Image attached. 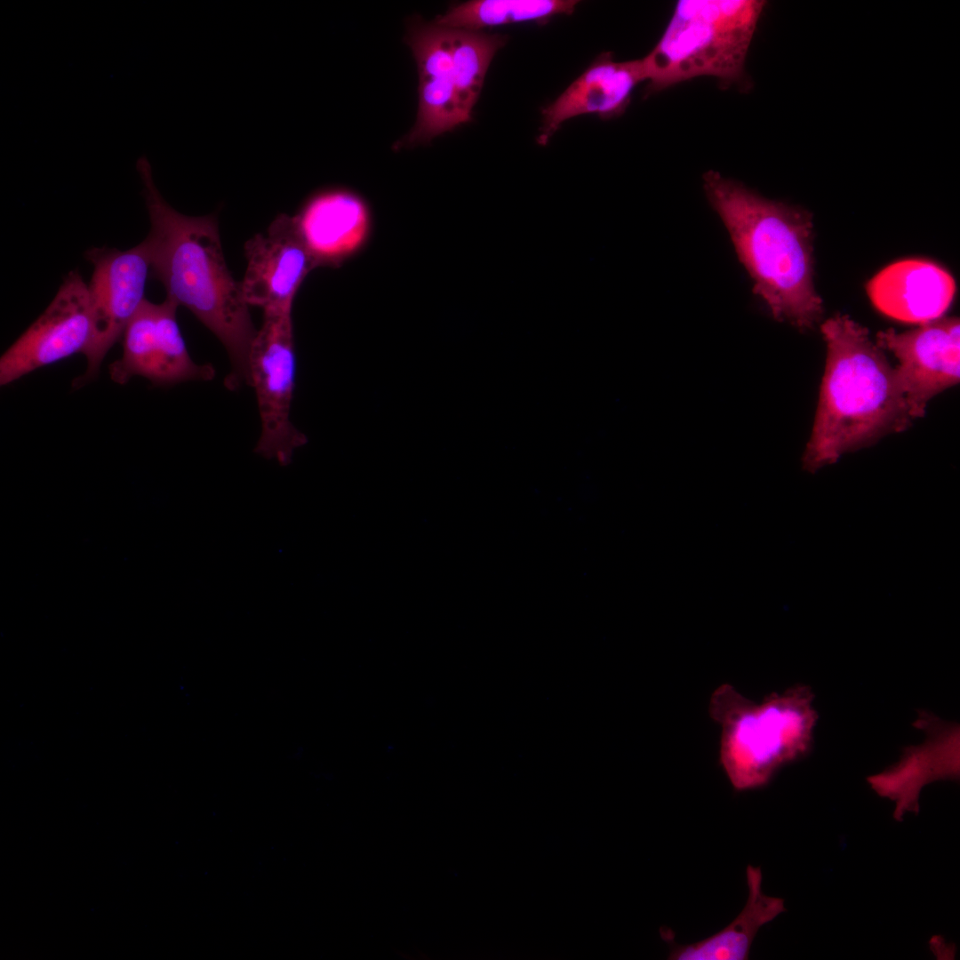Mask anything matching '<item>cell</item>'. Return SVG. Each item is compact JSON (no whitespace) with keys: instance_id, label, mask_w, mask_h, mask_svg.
<instances>
[{"instance_id":"8fae6325","label":"cell","mask_w":960,"mask_h":960,"mask_svg":"<svg viewBox=\"0 0 960 960\" xmlns=\"http://www.w3.org/2000/svg\"><path fill=\"white\" fill-rule=\"evenodd\" d=\"M246 268L240 282L246 304L263 315L292 313L294 298L308 273L317 268L293 216L277 215L266 231L244 244Z\"/></svg>"},{"instance_id":"2e32d148","label":"cell","mask_w":960,"mask_h":960,"mask_svg":"<svg viewBox=\"0 0 960 960\" xmlns=\"http://www.w3.org/2000/svg\"><path fill=\"white\" fill-rule=\"evenodd\" d=\"M578 3L575 0H472L452 5L434 22L449 28L482 31L485 28L570 15Z\"/></svg>"},{"instance_id":"277c9868","label":"cell","mask_w":960,"mask_h":960,"mask_svg":"<svg viewBox=\"0 0 960 960\" xmlns=\"http://www.w3.org/2000/svg\"><path fill=\"white\" fill-rule=\"evenodd\" d=\"M813 700L804 684L761 702L730 684L712 692L708 713L721 729L719 763L736 791L764 787L781 767L808 754L818 720Z\"/></svg>"},{"instance_id":"3957f363","label":"cell","mask_w":960,"mask_h":960,"mask_svg":"<svg viewBox=\"0 0 960 960\" xmlns=\"http://www.w3.org/2000/svg\"><path fill=\"white\" fill-rule=\"evenodd\" d=\"M703 188L727 228L753 291L774 319L800 330L813 328L823 303L813 281V232L810 212L769 200L716 171Z\"/></svg>"},{"instance_id":"7a4b0ae2","label":"cell","mask_w":960,"mask_h":960,"mask_svg":"<svg viewBox=\"0 0 960 960\" xmlns=\"http://www.w3.org/2000/svg\"><path fill=\"white\" fill-rule=\"evenodd\" d=\"M827 345L812 430L802 461L815 472L843 454L905 431L913 420L894 368L866 327L836 314L820 326Z\"/></svg>"},{"instance_id":"5bb4252c","label":"cell","mask_w":960,"mask_h":960,"mask_svg":"<svg viewBox=\"0 0 960 960\" xmlns=\"http://www.w3.org/2000/svg\"><path fill=\"white\" fill-rule=\"evenodd\" d=\"M866 288L872 304L884 315L921 324L941 317L956 289L946 269L920 259L892 263L871 278Z\"/></svg>"},{"instance_id":"8992f818","label":"cell","mask_w":960,"mask_h":960,"mask_svg":"<svg viewBox=\"0 0 960 960\" xmlns=\"http://www.w3.org/2000/svg\"><path fill=\"white\" fill-rule=\"evenodd\" d=\"M297 372L292 313L263 315L248 358L260 432L255 452L284 466L306 438L291 420Z\"/></svg>"},{"instance_id":"9a60e30c","label":"cell","mask_w":960,"mask_h":960,"mask_svg":"<svg viewBox=\"0 0 960 960\" xmlns=\"http://www.w3.org/2000/svg\"><path fill=\"white\" fill-rule=\"evenodd\" d=\"M748 896L737 917L725 928L694 943L680 945L674 932L660 928L662 940L669 944L672 960H745L759 929L786 911L784 900L765 895L762 891V871L748 865L746 871Z\"/></svg>"},{"instance_id":"4fadbf2b","label":"cell","mask_w":960,"mask_h":960,"mask_svg":"<svg viewBox=\"0 0 960 960\" xmlns=\"http://www.w3.org/2000/svg\"><path fill=\"white\" fill-rule=\"evenodd\" d=\"M642 82L645 77L641 59L617 61L612 53H603L542 110L538 143L548 144L561 124L572 117L585 114L604 119L620 116Z\"/></svg>"},{"instance_id":"e0dca14e","label":"cell","mask_w":960,"mask_h":960,"mask_svg":"<svg viewBox=\"0 0 960 960\" xmlns=\"http://www.w3.org/2000/svg\"><path fill=\"white\" fill-rule=\"evenodd\" d=\"M453 77L464 113L472 118L490 64L507 36L483 31L450 28Z\"/></svg>"},{"instance_id":"9c48e42d","label":"cell","mask_w":960,"mask_h":960,"mask_svg":"<svg viewBox=\"0 0 960 960\" xmlns=\"http://www.w3.org/2000/svg\"><path fill=\"white\" fill-rule=\"evenodd\" d=\"M177 308L167 299L159 304L143 301L124 332L122 356L108 366L114 382L124 385L140 376L156 386H172L213 379L212 364H199L191 358L177 322Z\"/></svg>"},{"instance_id":"7c38bea8","label":"cell","mask_w":960,"mask_h":960,"mask_svg":"<svg viewBox=\"0 0 960 960\" xmlns=\"http://www.w3.org/2000/svg\"><path fill=\"white\" fill-rule=\"evenodd\" d=\"M293 219L316 267H339L361 252L372 228L366 200L344 187L314 192Z\"/></svg>"},{"instance_id":"30bf717a","label":"cell","mask_w":960,"mask_h":960,"mask_svg":"<svg viewBox=\"0 0 960 960\" xmlns=\"http://www.w3.org/2000/svg\"><path fill=\"white\" fill-rule=\"evenodd\" d=\"M876 345L899 361L894 370L912 419L924 417L933 396L959 383L960 322L956 316L903 332H879Z\"/></svg>"},{"instance_id":"6da1fadb","label":"cell","mask_w":960,"mask_h":960,"mask_svg":"<svg viewBox=\"0 0 960 960\" xmlns=\"http://www.w3.org/2000/svg\"><path fill=\"white\" fill-rule=\"evenodd\" d=\"M136 169L150 230L143 240L150 272L164 286L166 299L188 308L226 349L231 369L225 385L235 390L247 383L248 358L257 333L223 254L214 215L188 216L172 208L157 189L151 165L140 156Z\"/></svg>"},{"instance_id":"ba28073f","label":"cell","mask_w":960,"mask_h":960,"mask_svg":"<svg viewBox=\"0 0 960 960\" xmlns=\"http://www.w3.org/2000/svg\"><path fill=\"white\" fill-rule=\"evenodd\" d=\"M85 257L93 266L88 292L94 317V340L86 356L84 373L76 378L73 388H80L98 376L108 350L122 340L124 332L140 308L149 258L143 241L125 251L92 247Z\"/></svg>"},{"instance_id":"52a82bcc","label":"cell","mask_w":960,"mask_h":960,"mask_svg":"<svg viewBox=\"0 0 960 960\" xmlns=\"http://www.w3.org/2000/svg\"><path fill=\"white\" fill-rule=\"evenodd\" d=\"M94 317L88 286L77 270L63 279L44 311L0 357V386L76 354L88 356Z\"/></svg>"},{"instance_id":"5b68a950","label":"cell","mask_w":960,"mask_h":960,"mask_svg":"<svg viewBox=\"0 0 960 960\" xmlns=\"http://www.w3.org/2000/svg\"><path fill=\"white\" fill-rule=\"evenodd\" d=\"M762 0H679L656 44L642 58L646 94L696 77L748 87L745 64L765 6Z\"/></svg>"}]
</instances>
